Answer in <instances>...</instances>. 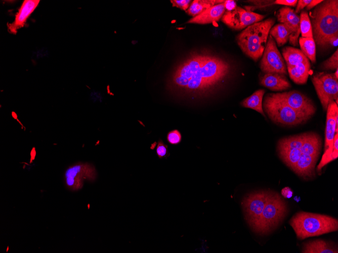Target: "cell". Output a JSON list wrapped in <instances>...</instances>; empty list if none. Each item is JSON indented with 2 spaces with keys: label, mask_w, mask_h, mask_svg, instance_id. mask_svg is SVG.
Here are the masks:
<instances>
[{
  "label": "cell",
  "mask_w": 338,
  "mask_h": 253,
  "mask_svg": "<svg viewBox=\"0 0 338 253\" xmlns=\"http://www.w3.org/2000/svg\"><path fill=\"white\" fill-rule=\"evenodd\" d=\"M229 71V65L219 58L194 55L174 70L170 86L185 94H202L218 84Z\"/></svg>",
  "instance_id": "1"
},
{
  "label": "cell",
  "mask_w": 338,
  "mask_h": 253,
  "mask_svg": "<svg viewBox=\"0 0 338 253\" xmlns=\"http://www.w3.org/2000/svg\"><path fill=\"white\" fill-rule=\"evenodd\" d=\"M315 43L324 47L327 39L338 34V1H323L310 14Z\"/></svg>",
  "instance_id": "2"
},
{
  "label": "cell",
  "mask_w": 338,
  "mask_h": 253,
  "mask_svg": "<svg viewBox=\"0 0 338 253\" xmlns=\"http://www.w3.org/2000/svg\"><path fill=\"white\" fill-rule=\"evenodd\" d=\"M297 238L304 239L338 229V221L331 216L305 212L294 215L289 221Z\"/></svg>",
  "instance_id": "3"
},
{
  "label": "cell",
  "mask_w": 338,
  "mask_h": 253,
  "mask_svg": "<svg viewBox=\"0 0 338 253\" xmlns=\"http://www.w3.org/2000/svg\"><path fill=\"white\" fill-rule=\"evenodd\" d=\"M274 22L273 18L256 22L245 28L237 36V43L245 54L255 61L262 57Z\"/></svg>",
  "instance_id": "4"
},
{
  "label": "cell",
  "mask_w": 338,
  "mask_h": 253,
  "mask_svg": "<svg viewBox=\"0 0 338 253\" xmlns=\"http://www.w3.org/2000/svg\"><path fill=\"white\" fill-rule=\"evenodd\" d=\"M288 212L285 201L276 192L271 191L256 226L253 229L260 234H267L281 223Z\"/></svg>",
  "instance_id": "5"
},
{
  "label": "cell",
  "mask_w": 338,
  "mask_h": 253,
  "mask_svg": "<svg viewBox=\"0 0 338 253\" xmlns=\"http://www.w3.org/2000/svg\"><path fill=\"white\" fill-rule=\"evenodd\" d=\"M263 107L269 118L277 123L295 125L310 119L292 109L275 93H269L265 96Z\"/></svg>",
  "instance_id": "6"
},
{
  "label": "cell",
  "mask_w": 338,
  "mask_h": 253,
  "mask_svg": "<svg viewBox=\"0 0 338 253\" xmlns=\"http://www.w3.org/2000/svg\"><path fill=\"white\" fill-rule=\"evenodd\" d=\"M97 177L95 166L89 163L78 162L69 166L64 175L65 186L71 191L81 189L85 181L93 182Z\"/></svg>",
  "instance_id": "7"
},
{
  "label": "cell",
  "mask_w": 338,
  "mask_h": 253,
  "mask_svg": "<svg viewBox=\"0 0 338 253\" xmlns=\"http://www.w3.org/2000/svg\"><path fill=\"white\" fill-rule=\"evenodd\" d=\"M311 80L324 110L329 103L338 99V79L333 74L320 72L314 75Z\"/></svg>",
  "instance_id": "8"
},
{
  "label": "cell",
  "mask_w": 338,
  "mask_h": 253,
  "mask_svg": "<svg viewBox=\"0 0 338 253\" xmlns=\"http://www.w3.org/2000/svg\"><path fill=\"white\" fill-rule=\"evenodd\" d=\"M271 191H258L247 195L242 201L246 220L253 230L258 223Z\"/></svg>",
  "instance_id": "9"
},
{
  "label": "cell",
  "mask_w": 338,
  "mask_h": 253,
  "mask_svg": "<svg viewBox=\"0 0 338 253\" xmlns=\"http://www.w3.org/2000/svg\"><path fill=\"white\" fill-rule=\"evenodd\" d=\"M260 67L265 73L287 74L284 60L277 47L274 38L271 35L268 37Z\"/></svg>",
  "instance_id": "10"
},
{
  "label": "cell",
  "mask_w": 338,
  "mask_h": 253,
  "mask_svg": "<svg viewBox=\"0 0 338 253\" xmlns=\"http://www.w3.org/2000/svg\"><path fill=\"white\" fill-rule=\"evenodd\" d=\"M265 17V15L236 6L225 11L222 17V20L231 28L241 30L256 22L261 21Z\"/></svg>",
  "instance_id": "11"
},
{
  "label": "cell",
  "mask_w": 338,
  "mask_h": 253,
  "mask_svg": "<svg viewBox=\"0 0 338 253\" xmlns=\"http://www.w3.org/2000/svg\"><path fill=\"white\" fill-rule=\"evenodd\" d=\"M275 94L292 109L309 118L315 113L316 109L312 100L299 91Z\"/></svg>",
  "instance_id": "12"
},
{
  "label": "cell",
  "mask_w": 338,
  "mask_h": 253,
  "mask_svg": "<svg viewBox=\"0 0 338 253\" xmlns=\"http://www.w3.org/2000/svg\"><path fill=\"white\" fill-rule=\"evenodd\" d=\"M277 17L278 21L284 24L291 32L289 43L293 46H297L300 34V17L292 9L284 7L279 10Z\"/></svg>",
  "instance_id": "13"
},
{
  "label": "cell",
  "mask_w": 338,
  "mask_h": 253,
  "mask_svg": "<svg viewBox=\"0 0 338 253\" xmlns=\"http://www.w3.org/2000/svg\"><path fill=\"white\" fill-rule=\"evenodd\" d=\"M325 136V149L332 147L335 134L338 132V107L334 100L329 103L327 108Z\"/></svg>",
  "instance_id": "14"
},
{
  "label": "cell",
  "mask_w": 338,
  "mask_h": 253,
  "mask_svg": "<svg viewBox=\"0 0 338 253\" xmlns=\"http://www.w3.org/2000/svg\"><path fill=\"white\" fill-rule=\"evenodd\" d=\"M39 2V0H25L23 2L15 15L14 21L8 24V29L10 33L16 34L19 29L24 27L27 19Z\"/></svg>",
  "instance_id": "15"
},
{
  "label": "cell",
  "mask_w": 338,
  "mask_h": 253,
  "mask_svg": "<svg viewBox=\"0 0 338 253\" xmlns=\"http://www.w3.org/2000/svg\"><path fill=\"white\" fill-rule=\"evenodd\" d=\"M227 1L216 5L198 15L191 18L187 23L205 24L218 21L225 12Z\"/></svg>",
  "instance_id": "16"
},
{
  "label": "cell",
  "mask_w": 338,
  "mask_h": 253,
  "mask_svg": "<svg viewBox=\"0 0 338 253\" xmlns=\"http://www.w3.org/2000/svg\"><path fill=\"white\" fill-rule=\"evenodd\" d=\"M261 83L272 91H282L291 86L284 75L276 73H266L261 78Z\"/></svg>",
  "instance_id": "17"
},
{
  "label": "cell",
  "mask_w": 338,
  "mask_h": 253,
  "mask_svg": "<svg viewBox=\"0 0 338 253\" xmlns=\"http://www.w3.org/2000/svg\"><path fill=\"white\" fill-rule=\"evenodd\" d=\"M303 253H337V246L331 242L321 239L310 240L303 243Z\"/></svg>",
  "instance_id": "18"
},
{
  "label": "cell",
  "mask_w": 338,
  "mask_h": 253,
  "mask_svg": "<svg viewBox=\"0 0 338 253\" xmlns=\"http://www.w3.org/2000/svg\"><path fill=\"white\" fill-rule=\"evenodd\" d=\"M317 158L302 154L298 161L292 169L301 176L311 177L314 172Z\"/></svg>",
  "instance_id": "19"
},
{
  "label": "cell",
  "mask_w": 338,
  "mask_h": 253,
  "mask_svg": "<svg viewBox=\"0 0 338 253\" xmlns=\"http://www.w3.org/2000/svg\"><path fill=\"white\" fill-rule=\"evenodd\" d=\"M309 60L292 67H287V71L291 80L297 84L306 83L310 70Z\"/></svg>",
  "instance_id": "20"
},
{
  "label": "cell",
  "mask_w": 338,
  "mask_h": 253,
  "mask_svg": "<svg viewBox=\"0 0 338 253\" xmlns=\"http://www.w3.org/2000/svg\"><path fill=\"white\" fill-rule=\"evenodd\" d=\"M321 148V140L319 135L315 133H306L300 150L302 154L318 157Z\"/></svg>",
  "instance_id": "21"
},
{
  "label": "cell",
  "mask_w": 338,
  "mask_h": 253,
  "mask_svg": "<svg viewBox=\"0 0 338 253\" xmlns=\"http://www.w3.org/2000/svg\"><path fill=\"white\" fill-rule=\"evenodd\" d=\"M282 55L287 67H292L309 60L300 49L286 46L282 49Z\"/></svg>",
  "instance_id": "22"
},
{
  "label": "cell",
  "mask_w": 338,
  "mask_h": 253,
  "mask_svg": "<svg viewBox=\"0 0 338 253\" xmlns=\"http://www.w3.org/2000/svg\"><path fill=\"white\" fill-rule=\"evenodd\" d=\"M265 92V91L264 89L257 90L241 102L242 106L253 109L265 116L262 106L263 98Z\"/></svg>",
  "instance_id": "23"
},
{
  "label": "cell",
  "mask_w": 338,
  "mask_h": 253,
  "mask_svg": "<svg viewBox=\"0 0 338 253\" xmlns=\"http://www.w3.org/2000/svg\"><path fill=\"white\" fill-rule=\"evenodd\" d=\"M226 1L194 0L189 6L186 13L190 16L195 17L207 9Z\"/></svg>",
  "instance_id": "24"
},
{
  "label": "cell",
  "mask_w": 338,
  "mask_h": 253,
  "mask_svg": "<svg viewBox=\"0 0 338 253\" xmlns=\"http://www.w3.org/2000/svg\"><path fill=\"white\" fill-rule=\"evenodd\" d=\"M269 33L270 35L274 38L277 45L281 46L289 40L291 32L284 24L279 23L273 26Z\"/></svg>",
  "instance_id": "25"
},
{
  "label": "cell",
  "mask_w": 338,
  "mask_h": 253,
  "mask_svg": "<svg viewBox=\"0 0 338 253\" xmlns=\"http://www.w3.org/2000/svg\"><path fill=\"white\" fill-rule=\"evenodd\" d=\"M301 50L312 63L316 62V43L313 37H303L299 39Z\"/></svg>",
  "instance_id": "26"
},
{
  "label": "cell",
  "mask_w": 338,
  "mask_h": 253,
  "mask_svg": "<svg viewBox=\"0 0 338 253\" xmlns=\"http://www.w3.org/2000/svg\"><path fill=\"white\" fill-rule=\"evenodd\" d=\"M278 148L281 159L289 167L292 169L302 154L300 149L290 148Z\"/></svg>",
  "instance_id": "27"
},
{
  "label": "cell",
  "mask_w": 338,
  "mask_h": 253,
  "mask_svg": "<svg viewBox=\"0 0 338 253\" xmlns=\"http://www.w3.org/2000/svg\"><path fill=\"white\" fill-rule=\"evenodd\" d=\"M306 133L289 136L280 139L278 148H290L300 149L305 138Z\"/></svg>",
  "instance_id": "28"
},
{
  "label": "cell",
  "mask_w": 338,
  "mask_h": 253,
  "mask_svg": "<svg viewBox=\"0 0 338 253\" xmlns=\"http://www.w3.org/2000/svg\"><path fill=\"white\" fill-rule=\"evenodd\" d=\"M300 33L303 37H313L312 25L308 13L301 12L300 16Z\"/></svg>",
  "instance_id": "29"
},
{
  "label": "cell",
  "mask_w": 338,
  "mask_h": 253,
  "mask_svg": "<svg viewBox=\"0 0 338 253\" xmlns=\"http://www.w3.org/2000/svg\"><path fill=\"white\" fill-rule=\"evenodd\" d=\"M322 68L325 70H336L338 68V50L337 49L332 55L325 60L322 64Z\"/></svg>",
  "instance_id": "30"
},
{
  "label": "cell",
  "mask_w": 338,
  "mask_h": 253,
  "mask_svg": "<svg viewBox=\"0 0 338 253\" xmlns=\"http://www.w3.org/2000/svg\"><path fill=\"white\" fill-rule=\"evenodd\" d=\"M334 160V159L332 156V146L328 147L325 149V151L322 157L319 164L317 166V170H321L325 165Z\"/></svg>",
  "instance_id": "31"
},
{
  "label": "cell",
  "mask_w": 338,
  "mask_h": 253,
  "mask_svg": "<svg viewBox=\"0 0 338 253\" xmlns=\"http://www.w3.org/2000/svg\"><path fill=\"white\" fill-rule=\"evenodd\" d=\"M156 152L159 159L166 158L170 156V153L167 149V145L164 144L161 139H159L157 142Z\"/></svg>",
  "instance_id": "32"
},
{
  "label": "cell",
  "mask_w": 338,
  "mask_h": 253,
  "mask_svg": "<svg viewBox=\"0 0 338 253\" xmlns=\"http://www.w3.org/2000/svg\"><path fill=\"white\" fill-rule=\"evenodd\" d=\"M167 140L171 144H178L182 140V135L178 130H173L167 134Z\"/></svg>",
  "instance_id": "33"
},
{
  "label": "cell",
  "mask_w": 338,
  "mask_h": 253,
  "mask_svg": "<svg viewBox=\"0 0 338 253\" xmlns=\"http://www.w3.org/2000/svg\"><path fill=\"white\" fill-rule=\"evenodd\" d=\"M173 7H176L182 10L186 11L189 7L191 1L189 0H171Z\"/></svg>",
  "instance_id": "34"
},
{
  "label": "cell",
  "mask_w": 338,
  "mask_h": 253,
  "mask_svg": "<svg viewBox=\"0 0 338 253\" xmlns=\"http://www.w3.org/2000/svg\"><path fill=\"white\" fill-rule=\"evenodd\" d=\"M338 44V34L333 35L329 37L325 43V45H330L333 47H336Z\"/></svg>",
  "instance_id": "35"
},
{
  "label": "cell",
  "mask_w": 338,
  "mask_h": 253,
  "mask_svg": "<svg viewBox=\"0 0 338 253\" xmlns=\"http://www.w3.org/2000/svg\"><path fill=\"white\" fill-rule=\"evenodd\" d=\"M297 0H276L274 4L280 5L290 7H295L297 4Z\"/></svg>",
  "instance_id": "36"
},
{
  "label": "cell",
  "mask_w": 338,
  "mask_h": 253,
  "mask_svg": "<svg viewBox=\"0 0 338 253\" xmlns=\"http://www.w3.org/2000/svg\"><path fill=\"white\" fill-rule=\"evenodd\" d=\"M311 0H299L298 1L296 8L295 9L294 12L296 14L299 13L302 10H303L305 7H307V5L310 3Z\"/></svg>",
  "instance_id": "37"
},
{
  "label": "cell",
  "mask_w": 338,
  "mask_h": 253,
  "mask_svg": "<svg viewBox=\"0 0 338 253\" xmlns=\"http://www.w3.org/2000/svg\"><path fill=\"white\" fill-rule=\"evenodd\" d=\"M323 1L322 0H311L310 3L306 7V10H309L314 8V7L317 6L318 5L320 4Z\"/></svg>",
  "instance_id": "38"
},
{
  "label": "cell",
  "mask_w": 338,
  "mask_h": 253,
  "mask_svg": "<svg viewBox=\"0 0 338 253\" xmlns=\"http://www.w3.org/2000/svg\"><path fill=\"white\" fill-rule=\"evenodd\" d=\"M333 74L335 78L338 79V68L335 70V72Z\"/></svg>",
  "instance_id": "39"
}]
</instances>
